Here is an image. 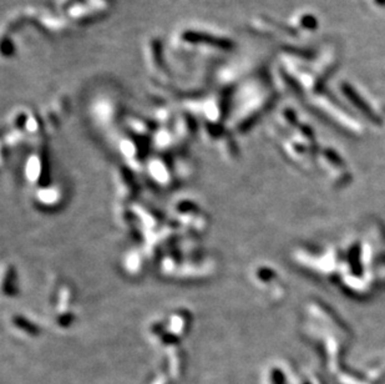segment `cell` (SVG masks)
Returning <instances> with one entry per match:
<instances>
[{"mask_svg":"<svg viewBox=\"0 0 385 384\" xmlns=\"http://www.w3.org/2000/svg\"><path fill=\"white\" fill-rule=\"evenodd\" d=\"M183 39H186L187 41H192V43H206L208 45H214L217 48L222 49H230L232 46V43L230 40H227V39L208 37V35L202 34V33L186 32L185 35H183Z\"/></svg>","mask_w":385,"mask_h":384,"instance_id":"obj_1","label":"cell"}]
</instances>
